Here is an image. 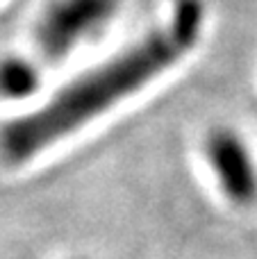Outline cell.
<instances>
[{
  "label": "cell",
  "instance_id": "cell-1",
  "mask_svg": "<svg viewBox=\"0 0 257 259\" xmlns=\"http://www.w3.org/2000/svg\"><path fill=\"white\" fill-rule=\"evenodd\" d=\"M203 23L205 7L200 0H176L164 27L64 87L39 112L7 123L0 132L3 157L9 164L32 159L57 139L139 91L198 44Z\"/></svg>",
  "mask_w": 257,
  "mask_h": 259
},
{
  "label": "cell",
  "instance_id": "cell-2",
  "mask_svg": "<svg viewBox=\"0 0 257 259\" xmlns=\"http://www.w3.org/2000/svg\"><path fill=\"white\" fill-rule=\"evenodd\" d=\"M121 9V0H53L36 27V46L48 62H62L77 44L98 36Z\"/></svg>",
  "mask_w": 257,
  "mask_h": 259
},
{
  "label": "cell",
  "instance_id": "cell-3",
  "mask_svg": "<svg viewBox=\"0 0 257 259\" xmlns=\"http://www.w3.org/2000/svg\"><path fill=\"white\" fill-rule=\"evenodd\" d=\"M205 155L223 193L235 205H253L257 200V168L239 134L223 127L214 130L205 141Z\"/></svg>",
  "mask_w": 257,
  "mask_h": 259
},
{
  "label": "cell",
  "instance_id": "cell-4",
  "mask_svg": "<svg viewBox=\"0 0 257 259\" xmlns=\"http://www.w3.org/2000/svg\"><path fill=\"white\" fill-rule=\"evenodd\" d=\"M39 87V73L27 59L7 57L0 62V96L21 100L32 96Z\"/></svg>",
  "mask_w": 257,
  "mask_h": 259
}]
</instances>
